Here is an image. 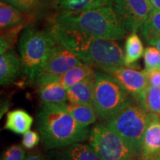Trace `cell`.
Returning a JSON list of instances; mask_svg holds the SVG:
<instances>
[{"mask_svg": "<svg viewBox=\"0 0 160 160\" xmlns=\"http://www.w3.org/2000/svg\"><path fill=\"white\" fill-rule=\"evenodd\" d=\"M49 160H102L89 144L76 143L53 152Z\"/></svg>", "mask_w": 160, "mask_h": 160, "instance_id": "13", "label": "cell"}, {"mask_svg": "<svg viewBox=\"0 0 160 160\" xmlns=\"http://www.w3.org/2000/svg\"><path fill=\"white\" fill-rule=\"evenodd\" d=\"M160 157V119L153 116L144 135L141 160H157Z\"/></svg>", "mask_w": 160, "mask_h": 160, "instance_id": "12", "label": "cell"}, {"mask_svg": "<svg viewBox=\"0 0 160 160\" xmlns=\"http://www.w3.org/2000/svg\"><path fill=\"white\" fill-rule=\"evenodd\" d=\"M153 116L141 104L133 101L107 120L106 124L125 142L141 160L143 137Z\"/></svg>", "mask_w": 160, "mask_h": 160, "instance_id": "4", "label": "cell"}, {"mask_svg": "<svg viewBox=\"0 0 160 160\" xmlns=\"http://www.w3.org/2000/svg\"><path fill=\"white\" fill-rule=\"evenodd\" d=\"M94 85L95 75L93 73L67 90V101L69 103L93 105Z\"/></svg>", "mask_w": 160, "mask_h": 160, "instance_id": "16", "label": "cell"}, {"mask_svg": "<svg viewBox=\"0 0 160 160\" xmlns=\"http://www.w3.org/2000/svg\"><path fill=\"white\" fill-rule=\"evenodd\" d=\"M113 10L127 33H137L153 8L151 0H114Z\"/></svg>", "mask_w": 160, "mask_h": 160, "instance_id": "8", "label": "cell"}, {"mask_svg": "<svg viewBox=\"0 0 160 160\" xmlns=\"http://www.w3.org/2000/svg\"><path fill=\"white\" fill-rule=\"evenodd\" d=\"M143 106L150 113L160 116V88L148 85Z\"/></svg>", "mask_w": 160, "mask_h": 160, "instance_id": "24", "label": "cell"}, {"mask_svg": "<svg viewBox=\"0 0 160 160\" xmlns=\"http://www.w3.org/2000/svg\"><path fill=\"white\" fill-rule=\"evenodd\" d=\"M65 108L76 121L84 128H88L94 123L98 118L93 105L66 103Z\"/></svg>", "mask_w": 160, "mask_h": 160, "instance_id": "19", "label": "cell"}, {"mask_svg": "<svg viewBox=\"0 0 160 160\" xmlns=\"http://www.w3.org/2000/svg\"><path fill=\"white\" fill-rule=\"evenodd\" d=\"M82 63L83 62L70 50L57 42L46 56L42 68L41 76L42 74L61 76Z\"/></svg>", "mask_w": 160, "mask_h": 160, "instance_id": "10", "label": "cell"}, {"mask_svg": "<svg viewBox=\"0 0 160 160\" xmlns=\"http://www.w3.org/2000/svg\"><path fill=\"white\" fill-rule=\"evenodd\" d=\"M114 0H61L59 7L62 11L80 12L112 6Z\"/></svg>", "mask_w": 160, "mask_h": 160, "instance_id": "20", "label": "cell"}, {"mask_svg": "<svg viewBox=\"0 0 160 160\" xmlns=\"http://www.w3.org/2000/svg\"><path fill=\"white\" fill-rule=\"evenodd\" d=\"M49 31L57 43L70 50L82 62L108 72L124 65V51L114 40L103 39L70 28L54 19Z\"/></svg>", "mask_w": 160, "mask_h": 160, "instance_id": "1", "label": "cell"}, {"mask_svg": "<svg viewBox=\"0 0 160 160\" xmlns=\"http://www.w3.org/2000/svg\"><path fill=\"white\" fill-rule=\"evenodd\" d=\"M8 2L14 5L24 13L34 17L43 7L45 0H8Z\"/></svg>", "mask_w": 160, "mask_h": 160, "instance_id": "25", "label": "cell"}, {"mask_svg": "<svg viewBox=\"0 0 160 160\" xmlns=\"http://www.w3.org/2000/svg\"><path fill=\"white\" fill-rule=\"evenodd\" d=\"M55 1H56V2L57 3V5H59L60 2H61V0H55Z\"/></svg>", "mask_w": 160, "mask_h": 160, "instance_id": "33", "label": "cell"}, {"mask_svg": "<svg viewBox=\"0 0 160 160\" xmlns=\"http://www.w3.org/2000/svg\"><path fill=\"white\" fill-rule=\"evenodd\" d=\"M1 1H3V2H8V0H1Z\"/></svg>", "mask_w": 160, "mask_h": 160, "instance_id": "34", "label": "cell"}, {"mask_svg": "<svg viewBox=\"0 0 160 160\" xmlns=\"http://www.w3.org/2000/svg\"><path fill=\"white\" fill-rule=\"evenodd\" d=\"M38 93L42 103L65 104L67 90L60 81V76L42 74L36 81Z\"/></svg>", "mask_w": 160, "mask_h": 160, "instance_id": "11", "label": "cell"}, {"mask_svg": "<svg viewBox=\"0 0 160 160\" xmlns=\"http://www.w3.org/2000/svg\"><path fill=\"white\" fill-rule=\"evenodd\" d=\"M147 77L149 86L160 88V70L144 71Z\"/></svg>", "mask_w": 160, "mask_h": 160, "instance_id": "29", "label": "cell"}, {"mask_svg": "<svg viewBox=\"0 0 160 160\" xmlns=\"http://www.w3.org/2000/svg\"><path fill=\"white\" fill-rule=\"evenodd\" d=\"M94 75L93 106L100 120L107 121L135 101L112 75L102 71Z\"/></svg>", "mask_w": 160, "mask_h": 160, "instance_id": "6", "label": "cell"}, {"mask_svg": "<svg viewBox=\"0 0 160 160\" xmlns=\"http://www.w3.org/2000/svg\"><path fill=\"white\" fill-rule=\"evenodd\" d=\"M23 70L21 58L15 51H10L0 57V84L10 85L19 77Z\"/></svg>", "mask_w": 160, "mask_h": 160, "instance_id": "15", "label": "cell"}, {"mask_svg": "<svg viewBox=\"0 0 160 160\" xmlns=\"http://www.w3.org/2000/svg\"><path fill=\"white\" fill-rule=\"evenodd\" d=\"M150 45L153 46V47H155L156 48H157L160 51V38L156 40L153 42H152Z\"/></svg>", "mask_w": 160, "mask_h": 160, "instance_id": "32", "label": "cell"}, {"mask_svg": "<svg viewBox=\"0 0 160 160\" xmlns=\"http://www.w3.org/2000/svg\"><path fill=\"white\" fill-rule=\"evenodd\" d=\"M145 71L160 70V51L153 46L146 48L144 53Z\"/></svg>", "mask_w": 160, "mask_h": 160, "instance_id": "26", "label": "cell"}, {"mask_svg": "<svg viewBox=\"0 0 160 160\" xmlns=\"http://www.w3.org/2000/svg\"><path fill=\"white\" fill-rule=\"evenodd\" d=\"M53 19L67 28L114 41L122 39L127 33L112 6L80 12L62 11Z\"/></svg>", "mask_w": 160, "mask_h": 160, "instance_id": "3", "label": "cell"}, {"mask_svg": "<svg viewBox=\"0 0 160 160\" xmlns=\"http://www.w3.org/2000/svg\"><path fill=\"white\" fill-rule=\"evenodd\" d=\"M25 151L23 145H13L5 150L1 160H25Z\"/></svg>", "mask_w": 160, "mask_h": 160, "instance_id": "27", "label": "cell"}, {"mask_svg": "<svg viewBox=\"0 0 160 160\" xmlns=\"http://www.w3.org/2000/svg\"><path fill=\"white\" fill-rule=\"evenodd\" d=\"M157 160H160V157H159V159H158Z\"/></svg>", "mask_w": 160, "mask_h": 160, "instance_id": "35", "label": "cell"}, {"mask_svg": "<svg viewBox=\"0 0 160 160\" xmlns=\"http://www.w3.org/2000/svg\"><path fill=\"white\" fill-rule=\"evenodd\" d=\"M56 43L49 30L28 27L22 31L19 41V51L24 73L30 82L35 83L40 77L46 56Z\"/></svg>", "mask_w": 160, "mask_h": 160, "instance_id": "5", "label": "cell"}, {"mask_svg": "<svg viewBox=\"0 0 160 160\" xmlns=\"http://www.w3.org/2000/svg\"><path fill=\"white\" fill-rule=\"evenodd\" d=\"M33 122V117L27 111L16 109L8 113L4 129L17 134H24L29 131Z\"/></svg>", "mask_w": 160, "mask_h": 160, "instance_id": "17", "label": "cell"}, {"mask_svg": "<svg viewBox=\"0 0 160 160\" xmlns=\"http://www.w3.org/2000/svg\"><path fill=\"white\" fill-rule=\"evenodd\" d=\"M106 73L116 78L133 99L143 106L146 91L148 87L145 71H139L131 67L123 65Z\"/></svg>", "mask_w": 160, "mask_h": 160, "instance_id": "9", "label": "cell"}, {"mask_svg": "<svg viewBox=\"0 0 160 160\" xmlns=\"http://www.w3.org/2000/svg\"><path fill=\"white\" fill-rule=\"evenodd\" d=\"M34 17L27 14L7 2L0 3V28L5 31L20 25H31Z\"/></svg>", "mask_w": 160, "mask_h": 160, "instance_id": "14", "label": "cell"}, {"mask_svg": "<svg viewBox=\"0 0 160 160\" xmlns=\"http://www.w3.org/2000/svg\"><path fill=\"white\" fill-rule=\"evenodd\" d=\"M140 35L148 45L160 38V11L153 9L139 29Z\"/></svg>", "mask_w": 160, "mask_h": 160, "instance_id": "21", "label": "cell"}, {"mask_svg": "<svg viewBox=\"0 0 160 160\" xmlns=\"http://www.w3.org/2000/svg\"><path fill=\"white\" fill-rule=\"evenodd\" d=\"M65 104L42 103L40 107L37 128L47 149L62 148L89 139L88 128L76 121L66 109Z\"/></svg>", "mask_w": 160, "mask_h": 160, "instance_id": "2", "label": "cell"}, {"mask_svg": "<svg viewBox=\"0 0 160 160\" xmlns=\"http://www.w3.org/2000/svg\"><path fill=\"white\" fill-rule=\"evenodd\" d=\"M94 72L93 68L91 66L82 63L60 76V81L65 88L68 90L73 85L88 77L89 76L93 75Z\"/></svg>", "mask_w": 160, "mask_h": 160, "instance_id": "22", "label": "cell"}, {"mask_svg": "<svg viewBox=\"0 0 160 160\" xmlns=\"http://www.w3.org/2000/svg\"><path fill=\"white\" fill-rule=\"evenodd\" d=\"M151 2L153 8L160 11V0H151Z\"/></svg>", "mask_w": 160, "mask_h": 160, "instance_id": "31", "label": "cell"}, {"mask_svg": "<svg viewBox=\"0 0 160 160\" xmlns=\"http://www.w3.org/2000/svg\"><path fill=\"white\" fill-rule=\"evenodd\" d=\"M25 160H49V159L46 158L41 152L36 151L28 155Z\"/></svg>", "mask_w": 160, "mask_h": 160, "instance_id": "30", "label": "cell"}, {"mask_svg": "<svg viewBox=\"0 0 160 160\" xmlns=\"http://www.w3.org/2000/svg\"><path fill=\"white\" fill-rule=\"evenodd\" d=\"M30 25L27 24L20 25L12 28L1 31V37H0V52L1 55L7 53L11 49L17 42L18 37L22 31Z\"/></svg>", "mask_w": 160, "mask_h": 160, "instance_id": "23", "label": "cell"}, {"mask_svg": "<svg viewBox=\"0 0 160 160\" xmlns=\"http://www.w3.org/2000/svg\"><path fill=\"white\" fill-rule=\"evenodd\" d=\"M143 43L137 33H131L126 38L124 51V65L131 67L144 56Z\"/></svg>", "mask_w": 160, "mask_h": 160, "instance_id": "18", "label": "cell"}, {"mask_svg": "<svg viewBox=\"0 0 160 160\" xmlns=\"http://www.w3.org/2000/svg\"><path fill=\"white\" fill-rule=\"evenodd\" d=\"M40 139H41V137L38 134V133L29 130L23 134L22 144L25 148L30 150L37 146L39 144Z\"/></svg>", "mask_w": 160, "mask_h": 160, "instance_id": "28", "label": "cell"}, {"mask_svg": "<svg viewBox=\"0 0 160 160\" xmlns=\"http://www.w3.org/2000/svg\"><path fill=\"white\" fill-rule=\"evenodd\" d=\"M88 142L102 160H140L106 123L97 124L92 128Z\"/></svg>", "mask_w": 160, "mask_h": 160, "instance_id": "7", "label": "cell"}]
</instances>
